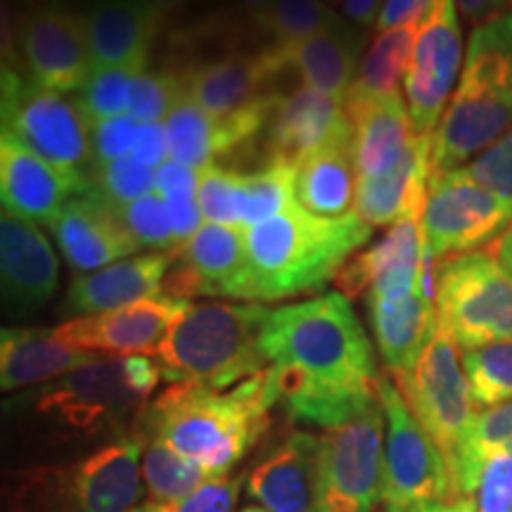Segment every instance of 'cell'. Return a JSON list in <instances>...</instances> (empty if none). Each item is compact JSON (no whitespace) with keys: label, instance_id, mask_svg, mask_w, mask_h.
<instances>
[{"label":"cell","instance_id":"6da1fadb","mask_svg":"<svg viewBox=\"0 0 512 512\" xmlns=\"http://www.w3.org/2000/svg\"><path fill=\"white\" fill-rule=\"evenodd\" d=\"M261 354L294 422L330 430L380 403L373 344L342 292L268 309Z\"/></svg>","mask_w":512,"mask_h":512},{"label":"cell","instance_id":"7a4b0ae2","mask_svg":"<svg viewBox=\"0 0 512 512\" xmlns=\"http://www.w3.org/2000/svg\"><path fill=\"white\" fill-rule=\"evenodd\" d=\"M275 406L268 368L230 389L171 384L140 411L133 434L162 439L211 477H223L266 434Z\"/></svg>","mask_w":512,"mask_h":512},{"label":"cell","instance_id":"3957f363","mask_svg":"<svg viewBox=\"0 0 512 512\" xmlns=\"http://www.w3.org/2000/svg\"><path fill=\"white\" fill-rule=\"evenodd\" d=\"M242 233L247 249L242 299L283 302L323 290L335 280L349 256L373 238V226L356 211L325 219L294 204Z\"/></svg>","mask_w":512,"mask_h":512},{"label":"cell","instance_id":"277c9868","mask_svg":"<svg viewBox=\"0 0 512 512\" xmlns=\"http://www.w3.org/2000/svg\"><path fill=\"white\" fill-rule=\"evenodd\" d=\"M512 128V12L489 19L467 41L463 72L437 131L432 169H460Z\"/></svg>","mask_w":512,"mask_h":512},{"label":"cell","instance_id":"5b68a950","mask_svg":"<svg viewBox=\"0 0 512 512\" xmlns=\"http://www.w3.org/2000/svg\"><path fill=\"white\" fill-rule=\"evenodd\" d=\"M266 316L259 304H190L152 358L171 384L230 389L268 368L261 354Z\"/></svg>","mask_w":512,"mask_h":512},{"label":"cell","instance_id":"8992f818","mask_svg":"<svg viewBox=\"0 0 512 512\" xmlns=\"http://www.w3.org/2000/svg\"><path fill=\"white\" fill-rule=\"evenodd\" d=\"M140 439L121 437L86 458L12 472L5 512H131L143 496Z\"/></svg>","mask_w":512,"mask_h":512},{"label":"cell","instance_id":"52a82bcc","mask_svg":"<svg viewBox=\"0 0 512 512\" xmlns=\"http://www.w3.org/2000/svg\"><path fill=\"white\" fill-rule=\"evenodd\" d=\"M164 380L152 356H98L31 394V411L79 434L121 432Z\"/></svg>","mask_w":512,"mask_h":512},{"label":"cell","instance_id":"ba28073f","mask_svg":"<svg viewBox=\"0 0 512 512\" xmlns=\"http://www.w3.org/2000/svg\"><path fill=\"white\" fill-rule=\"evenodd\" d=\"M434 294L439 328L460 351L512 342V273L491 252L437 261Z\"/></svg>","mask_w":512,"mask_h":512},{"label":"cell","instance_id":"9c48e42d","mask_svg":"<svg viewBox=\"0 0 512 512\" xmlns=\"http://www.w3.org/2000/svg\"><path fill=\"white\" fill-rule=\"evenodd\" d=\"M3 131L15 136L64 174L91 181V124L76 100L41 86L15 67H3L0 79Z\"/></svg>","mask_w":512,"mask_h":512},{"label":"cell","instance_id":"30bf717a","mask_svg":"<svg viewBox=\"0 0 512 512\" xmlns=\"http://www.w3.org/2000/svg\"><path fill=\"white\" fill-rule=\"evenodd\" d=\"M377 399L384 422V508L418 512L451 501L453 482L441 448L425 432L394 380L380 375Z\"/></svg>","mask_w":512,"mask_h":512},{"label":"cell","instance_id":"8fae6325","mask_svg":"<svg viewBox=\"0 0 512 512\" xmlns=\"http://www.w3.org/2000/svg\"><path fill=\"white\" fill-rule=\"evenodd\" d=\"M394 382L415 418L444 453L453 482L460 448L479 415L456 342L439 328L418 366L411 373L394 375Z\"/></svg>","mask_w":512,"mask_h":512},{"label":"cell","instance_id":"7c38bea8","mask_svg":"<svg viewBox=\"0 0 512 512\" xmlns=\"http://www.w3.org/2000/svg\"><path fill=\"white\" fill-rule=\"evenodd\" d=\"M512 230V197L472 181L460 169L432 174L422 211V235L434 259L477 252Z\"/></svg>","mask_w":512,"mask_h":512},{"label":"cell","instance_id":"4fadbf2b","mask_svg":"<svg viewBox=\"0 0 512 512\" xmlns=\"http://www.w3.org/2000/svg\"><path fill=\"white\" fill-rule=\"evenodd\" d=\"M382 403L320 434L318 512H368L384 491Z\"/></svg>","mask_w":512,"mask_h":512},{"label":"cell","instance_id":"5bb4252c","mask_svg":"<svg viewBox=\"0 0 512 512\" xmlns=\"http://www.w3.org/2000/svg\"><path fill=\"white\" fill-rule=\"evenodd\" d=\"M463 31L453 0H441L437 12L422 24L413 60L403 79V98L415 133L437 131L463 72Z\"/></svg>","mask_w":512,"mask_h":512},{"label":"cell","instance_id":"9a60e30c","mask_svg":"<svg viewBox=\"0 0 512 512\" xmlns=\"http://www.w3.org/2000/svg\"><path fill=\"white\" fill-rule=\"evenodd\" d=\"M17 53L27 76L57 93H79L93 72L83 17L60 0L34 5L19 31Z\"/></svg>","mask_w":512,"mask_h":512},{"label":"cell","instance_id":"2e32d148","mask_svg":"<svg viewBox=\"0 0 512 512\" xmlns=\"http://www.w3.org/2000/svg\"><path fill=\"white\" fill-rule=\"evenodd\" d=\"M190 304L157 294L114 311L69 318L53 328V335L100 356H155L166 332Z\"/></svg>","mask_w":512,"mask_h":512},{"label":"cell","instance_id":"e0dca14e","mask_svg":"<svg viewBox=\"0 0 512 512\" xmlns=\"http://www.w3.org/2000/svg\"><path fill=\"white\" fill-rule=\"evenodd\" d=\"M280 74L283 64L271 48H261L259 53H230L181 72L185 95L214 119H233L278 100L280 95L271 88Z\"/></svg>","mask_w":512,"mask_h":512},{"label":"cell","instance_id":"ac0fdd59","mask_svg":"<svg viewBox=\"0 0 512 512\" xmlns=\"http://www.w3.org/2000/svg\"><path fill=\"white\" fill-rule=\"evenodd\" d=\"M247 271L245 233L240 228L204 223L176 254L162 294L174 299H242Z\"/></svg>","mask_w":512,"mask_h":512},{"label":"cell","instance_id":"d6986e66","mask_svg":"<svg viewBox=\"0 0 512 512\" xmlns=\"http://www.w3.org/2000/svg\"><path fill=\"white\" fill-rule=\"evenodd\" d=\"M53 238L76 275L100 271L128 256L140 245L121 221L119 207L93 188L76 192L50 223Z\"/></svg>","mask_w":512,"mask_h":512},{"label":"cell","instance_id":"ffe728a7","mask_svg":"<svg viewBox=\"0 0 512 512\" xmlns=\"http://www.w3.org/2000/svg\"><path fill=\"white\" fill-rule=\"evenodd\" d=\"M60 287V264L43 230L17 216H0V290L3 309L15 318L48 306Z\"/></svg>","mask_w":512,"mask_h":512},{"label":"cell","instance_id":"44dd1931","mask_svg":"<svg viewBox=\"0 0 512 512\" xmlns=\"http://www.w3.org/2000/svg\"><path fill=\"white\" fill-rule=\"evenodd\" d=\"M91 185L64 174L10 133L0 136V200L5 214L50 228L64 204Z\"/></svg>","mask_w":512,"mask_h":512},{"label":"cell","instance_id":"7402d4cb","mask_svg":"<svg viewBox=\"0 0 512 512\" xmlns=\"http://www.w3.org/2000/svg\"><path fill=\"white\" fill-rule=\"evenodd\" d=\"M247 496L271 512H318L320 505V437L290 432L247 477Z\"/></svg>","mask_w":512,"mask_h":512},{"label":"cell","instance_id":"603a6c76","mask_svg":"<svg viewBox=\"0 0 512 512\" xmlns=\"http://www.w3.org/2000/svg\"><path fill=\"white\" fill-rule=\"evenodd\" d=\"M351 131L354 126H351L344 98L302 86L280 95L266 131L268 152H271V159H280L297 169L320 147Z\"/></svg>","mask_w":512,"mask_h":512},{"label":"cell","instance_id":"cb8c5ba5","mask_svg":"<svg viewBox=\"0 0 512 512\" xmlns=\"http://www.w3.org/2000/svg\"><path fill=\"white\" fill-rule=\"evenodd\" d=\"M174 261L176 254L150 252L128 256L100 271L74 275L62 311L74 318L93 316L157 297Z\"/></svg>","mask_w":512,"mask_h":512},{"label":"cell","instance_id":"d4e9b609","mask_svg":"<svg viewBox=\"0 0 512 512\" xmlns=\"http://www.w3.org/2000/svg\"><path fill=\"white\" fill-rule=\"evenodd\" d=\"M95 67H145L162 17L145 0H91L83 10Z\"/></svg>","mask_w":512,"mask_h":512},{"label":"cell","instance_id":"484cf974","mask_svg":"<svg viewBox=\"0 0 512 512\" xmlns=\"http://www.w3.org/2000/svg\"><path fill=\"white\" fill-rule=\"evenodd\" d=\"M278 55L283 72H294L302 86L337 95L347 100L354 86L366 50V34L349 19H339L330 29L294 43L290 48H271Z\"/></svg>","mask_w":512,"mask_h":512},{"label":"cell","instance_id":"4316f807","mask_svg":"<svg viewBox=\"0 0 512 512\" xmlns=\"http://www.w3.org/2000/svg\"><path fill=\"white\" fill-rule=\"evenodd\" d=\"M377 351L392 375L411 373L439 330L437 299L418 290L406 297H366Z\"/></svg>","mask_w":512,"mask_h":512},{"label":"cell","instance_id":"83f0119b","mask_svg":"<svg viewBox=\"0 0 512 512\" xmlns=\"http://www.w3.org/2000/svg\"><path fill=\"white\" fill-rule=\"evenodd\" d=\"M432 174V133H418L396 169L377 178H358L354 211L373 228L394 226L408 216L422 219Z\"/></svg>","mask_w":512,"mask_h":512},{"label":"cell","instance_id":"f1b7e54d","mask_svg":"<svg viewBox=\"0 0 512 512\" xmlns=\"http://www.w3.org/2000/svg\"><path fill=\"white\" fill-rule=\"evenodd\" d=\"M354 126V162L358 178L389 174L408 155L415 133L406 98L344 100Z\"/></svg>","mask_w":512,"mask_h":512},{"label":"cell","instance_id":"f546056e","mask_svg":"<svg viewBox=\"0 0 512 512\" xmlns=\"http://www.w3.org/2000/svg\"><path fill=\"white\" fill-rule=\"evenodd\" d=\"M98 356L62 342L53 330L5 328L0 332V389L10 394L55 382Z\"/></svg>","mask_w":512,"mask_h":512},{"label":"cell","instance_id":"4dcf8cb0","mask_svg":"<svg viewBox=\"0 0 512 512\" xmlns=\"http://www.w3.org/2000/svg\"><path fill=\"white\" fill-rule=\"evenodd\" d=\"M358 171L354 162V131L339 136L306 157L294 176V200L325 219L347 216L356 207Z\"/></svg>","mask_w":512,"mask_h":512},{"label":"cell","instance_id":"1f68e13d","mask_svg":"<svg viewBox=\"0 0 512 512\" xmlns=\"http://www.w3.org/2000/svg\"><path fill=\"white\" fill-rule=\"evenodd\" d=\"M164 126L171 159L192 169L202 171L207 166H216L221 157L245 147L233 126L204 112L190 95H183L176 102L174 110L164 119Z\"/></svg>","mask_w":512,"mask_h":512},{"label":"cell","instance_id":"d6a6232c","mask_svg":"<svg viewBox=\"0 0 512 512\" xmlns=\"http://www.w3.org/2000/svg\"><path fill=\"white\" fill-rule=\"evenodd\" d=\"M420 27H399L389 31H377L361 69H358L354 86L349 88L347 100L368 98H394L403 95V79L411 67L415 41Z\"/></svg>","mask_w":512,"mask_h":512},{"label":"cell","instance_id":"836d02e7","mask_svg":"<svg viewBox=\"0 0 512 512\" xmlns=\"http://www.w3.org/2000/svg\"><path fill=\"white\" fill-rule=\"evenodd\" d=\"M140 439V475H143L147 501L174 503L195 494L200 486L211 479L204 467L181 456L166 441L157 437Z\"/></svg>","mask_w":512,"mask_h":512},{"label":"cell","instance_id":"e575fe53","mask_svg":"<svg viewBox=\"0 0 512 512\" xmlns=\"http://www.w3.org/2000/svg\"><path fill=\"white\" fill-rule=\"evenodd\" d=\"M294 176L297 169L292 164L271 159L266 166L252 174H240L235 185V211H238V228L245 230L256 223L273 219L297 204L294 200Z\"/></svg>","mask_w":512,"mask_h":512},{"label":"cell","instance_id":"d590c367","mask_svg":"<svg viewBox=\"0 0 512 512\" xmlns=\"http://www.w3.org/2000/svg\"><path fill=\"white\" fill-rule=\"evenodd\" d=\"M339 19L342 15L325 0H275L271 8L254 17V27L271 41L266 48L280 50L330 29Z\"/></svg>","mask_w":512,"mask_h":512},{"label":"cell","instance_id":"8d00e7d4","mask_svg":"<svg viewBox=\"0 0 512 512\" xmlns=\"http://www.w3.org/2000/svg\"><path fill=\"white\" fill-rule=\"evenodd\" d=\"M463 368L479 411L512 401V342L463 351Z\"/></svg>","mask_w":512,"mask_h":512},{"label":"cell","instance_id":"74e56055","mask_svg":"<svg viewBox=\"0 0 512 512\" xmlns=\"http://www.w3.org/2000/svg\"><path fill=\"white\" fill-rule=\"evenodd\" d=\"M145 67H95L83 88L76 93V105L81 107L88 124L95 121L121 117L128 112V88L138 72Z\"/></svg>","mask_w":512,"mask_h":512},{"label":"cell","instance_id":"f35d334b","mask_svg":"<svg viewBox=\"0 0 512 512\" xmlns=\"http://www.w3.org/2000/svg\"><path fill=\"white\" fill-rule=\"evenodd\" d=\"M119 214L128 233L133 235V240L140 247L152 249V252L178 254L181 245H178L174 226H171L169 207H166V200L157 190L136 202L119 207Z\"/></svg>","mask_w":512,"mask_h":512},{"label":"cell","instance_id":"ab89813d","mask_svg":"<svg viewBox=\"0 0 512 512\" xmlns=\"http://www.w3.org/2000/svg\"><path fill=\"white\" fill-rule=\"evenodd\" d=\"M183 95L185 86L181 72H147L143 69L128 88V114L140 124L164 121Z\"/></svg>","mask_w":512,"mask_h":512},{"label":"cell","instance_id":"60d3db41","mask_svg":"<svg viewBox=\"0 0 512 512\" xmlns=\"http://www.w3.org/2000/svg\"><path fill=\"white\" fill-rule=\"evenodd\" d=\"M91 183L114 207H124L155 192L157 169H150L133 157H124L117 162L93 166Z\"/></svg>","mask_w":512,"mask_h":512},{"label":"cell","instance_id":"b9f144b4","mask_svg":"<svg viewBox=\"0 0 512 512\" xmlns=\"http://www.w3.org/2000/svg\"><path fill=\"white\" fill-rule=\"evenodd\" d=\"M235 185H238V171L226 166H207L200 171V185H197V204L207 223L238 228V211H235Z\"/></svg>","mask_w":512,"mask_h":512},{"label":"cell","instance_id":"7bdbcfd3","mask_svg":"<svg viewBox=\"0 0 512 512\" xmlns=\"http://www.w3.org/2000/svg\"><path fill=\"white\" fill-rule=\"evenodd\" d=\"M242 489V477H211L195 494L174 503H138L131 512H233Z\"/></svg>","mask_w":512,"mask_h":512},{"label":"cell","instance_id":"ee69618b","mask_svg":"<svg viewBox=\"0 0 512 512\" xmlns=\"http://www.w3.org/2000/svg\"><path fill=\"white\" fill-rule=\"evenodd\" d=\"M475 503L477 512H512V453L494 451L484 460Z\"/></svg>","mask_w":512,"mask_h":512},{"label":"cell","instance_id":"f6af8a7d","mask_svg":"<svg viewBox=\"0 0 512 512\" xmlns=\"http://www.w3.org/2000/svg\"><path fill=\"white\" fill-rule=\"evenodd\" d=\"M463 169L482 188L512 197V128Z\"/></svg>","mask_w":512,"mask_h":512},{"label":"cell","instance_id":"bcb514c9","mask_svg":"<svg viewBox=\"0 0 512 512\" xmlns=\"http://www.w3.org/2000/svg\"><path fill=\"white\" fill-rule=\"evenodd\" d=\"M140 121L131 114L121 117L102 119L91 124V150H93V166L117 162V159L131 157L133 143H136Z\"/></svg>","mask_w":512,"mask_h":512},{"label":"cell","instance_id":"7dc6e473","mask_svg":"<svg viewBox=\"0 0 512 512\" xmlns=\"http://www.w3.org/2000/svg\"><path fill=\"white\" fill-rule=\"evenodd\" d=\"M441 0H384L375 29L389 31L399 27H422L430 19Z\"/></svg>","mask_w":512,"mask_h":512},{"label":"cell","instance_id":"c3c4849f","mask_svg":"<svg viewBox=\"0 0 512 512\" xmlns=\"http://www.w3.org/2000/svg\"><path fill=\"white\" fill-rule=\"evenodd\" d=\"M131 157L138 159L140 164L150 166V169H159L164 162H169L171 150H169V136H166L164 121L138 126Z\"/></svg>","mask_w":512,"mask_h":512},{"label":"cell","instance_id":"681fc988","mask_svg":"<svg viewBox=\"0 0 512 512\" xmlns=\"http://www.w3.org/2000/svg\"><path fill=\"white\" fill-rule=\"evenodd\" d=\"M197 185H200V169H192V166L176 162V159H169L157 169L155 190L164 200L197 197Z\"/></svg>","mask_w":512,"mask_h":512},{"label":"cell","instance_id":"f907efd6","mask_svg":"<svg viewBox=\"0 0 512 512\" xmlns=\"http://www.w3.org/2000/svg\"><path fill=\"white\" fill-rule=\"evenodd\" d=\"M166 207H169L171 226H174L178 245L183 247L204 226L200 204H197V197H171V200H166Z\"/></svg>","mask_w":512,"mask_h":512},{"label":"cell","instance_id":"816d5d0a","mask_svg":"<svg viewBox=\"0 0 512 512\" xmlns=\"http://www.w3.org/2000/svg\"><path fill=\"white\" fill-rule=\"evenodd\" d=\"M458 8V15H463L467 22L484 24L489 19L501 17L505 12H512V0H453Z\"/></svg>","mask_w":512,"mask_h":512},{"label":"cell","instance_id":"f5cc1de1","mask_svg":"<svg viewBox=\"0 0 512 512\" xmlns=\"http://www.w3.org/2000/svg\"><path fill=\"white\" fill-rule=\"evenodd\" d=\"M384 0H342V17L358 29H370L377 24Z\"/></svg>","mask_w":512,"mask_h":512},{"label":"cell","instance_id":"db71d44e","mask_svg":"<svg viewBox=\"0 0 512 512\" xmlns=\"http://www.w3.org/2000/svg\"><path fill=\"white\" fill-rule=\"evenodd\" d=\"M418 512H477L475 496H463V498H451V501L430 505V508H422Z\"/></svg>","mask_w":512,"mask_h":512},{"label":"cell","instance_id":"11a10c76","mask_svg":"<svg viewBox=\"0 0 512 512\" xmlns=\"http://www.w3.org/2000/svg\"><path fill=\"white\" fill-rule=\"evenodd\" d=\"M491 254H494L496 259L512 273V230H508L501 240H496L494 245H491Z\"/></svg>","mask_w":512,"mask_h":512},{"label":"cell","instance_id":"9f6ffc18","mask_svg":"<svg viewBox=\"0 0 512 512\" xmlns=\"http://www.w3.org/2000/svg\"><path fill=\"white\" fill-rule=\"evenodd\" d=\"M223 3H228V5H233V8L247 12V15H252V19H254V17H259L261 12H266L268 8H271L275 0H223Z\"/></svg>","mask_w":512,"mask_h":512},{"label":"cell","instance_id":"6f0895ef","mask_svg":"<svg viewBox=\"0 0 512 512\" xmlns=\"http://www.w3.org/2000/svg\"><path fill=\"white\" fill-rule=\"evenodd\" d=\"M152 10L157 12L159 17L171 15V12H178L181 8H188V5L197 3V0H145Z\"/></svg>","mask_w":512,"mask_h":512},{"label":"cell","instance_id":"680465c9","mask_svg":"<svg viewBox=\"0 0 512 512\" xmlns=\"http://www.w3.org/2000/svg\"><path fill=\"white\" fill-rule=\"evenodd\" d=\"M240 512H271V510H266L264 505H247V508H242Z\"/></svg>","mask_w":512,"mask_h":512},{"label":"cell","instance_id":"91938a15","mask_svg":"<svg viewBox=\"0 0 512 512\" xmlns=\"http://www.w3.org/2000/svg\"><path fill=\"white\" fill-rule=\"evenodd\" d=\"M368 512H373V510H368ZM382 512H399V510H389V508H384Z\"/></svg>","mask_w":512,"mask_h":512}]
</instances>
